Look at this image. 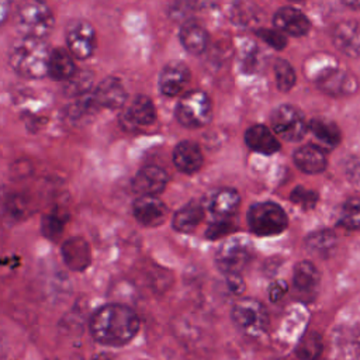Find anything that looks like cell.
<instances>
[{
    "label": "cell",
    "instance_id": "obj_18",
    "mask_svg": "<svg viewBox=\"0 0 360 360\" xmlns=\"http://www.w3.org/2000/svg\"><path fill=\"white\" fill-rule=\"evenodd\" d=\"M274 25L283 34H288L292 37L305 35L309 30L308 18L297 8L292 7H281L274 14Z\"/></svg>",
    "mask_w": 360,
    "mask_h": 360
},
{
    "label": "cell",
    "instance_id": "obj_20",
    "mask_svg": "<svg viewBox=\"0 0 360 360\" xmlns=\"http://www.w3.org/2000/svg\"><path fill=\"white\" fill-rule=\"evenodd\" d=\"M333 42L343 53L360 56V24L356 21L340 22L333 31Z\"/></svg>",
    "mask_w": 360,
    "mask_h": 360
},
{
    "label": "cell",
    "instance_id": "obj_15",
    "mask_svg": "<svg viewBox=\"0 0 360 360\" xmlns=\"http://www.w3.org/2000/svg\"><path fill=\"white\" fill-rule=\"evenodd\" d=\"M240 204V197L233 188H218L205 200V207L217 218H231Z\"/></svg>",
    "mask_w": 360,
    "mask_h": 360
},
{
    "label": "cell",
    "instance_id": "obj_35",
    "mask_svg": "<svg viewBox=\"0 0 360 360\" xmlns=\"http://www.w3.org/2000/svg\"><path fill=\"white\" fill-rule=\"evenodd\" d=\"M257 35L266 42L269 44L271 48L274 49H283L287 44V38L284 37V34L280 30H269V28H262L257 31Z\"/></svg>",
    "mask_w": 360,
    "mask_h": 360
},
{
    "label": "cell",
    "instance_id": "obj_7",
    "mask_svg": "<svg viewBox=\"0 0 360 360\" xmlns=\"http://www.w3.org/2000/svg\"><path fill=\"white\" fill-rule=\"evenodd\" d=\"M231 318L236 328L249 336L262 335L269 325L266 307L255 298H243L232 307Z\"/></svg>",
    "mask_w": 360,
    "mask_h": 360
},
{
    "label": "cell",
    "instance_id": "obj_1",
    "mask_svg": "<svg viewBox=\"0 0 360 360\" xmlns=\"http://www.w3.org/2000/svg\"><path fill=\"white\" fill-rule=\"evenodd\" d=\"M138 315L127 305L105 304L89 319V330L96 342L104 346H124L139 330Z\"/></svg>",
    "mask_w": 360,
    "mask_h": 360
},
{
    "label": "cell",
    "instance_id": "obj_16",
    "mask_svg": "<svg viewBox=\"0 0 360 360\" xmlns=\"http://www.w3.org/2000/svg\"><path fill=\"white\" fill-rule=\"evenodd\" d=\"M202 153L200 146L195 142L191 141H181L176 145L173 150V163L177 167V170L193 174L198 172L202 166Z\"/></svg>",
    "mask_w": 360,
    "mask_h": 360
},
{
    "label": "cell",
    "instance_id": "obj_10",
    "mask_svg": "<svg viewBox=\"0 0 360 360\" xmlns=\"http://www.w3.org/2000/svg\"><path fill=\"white\" fill-rule=\"evenodd\" d=\"M135 219L148 228L162 225L167 218L166 204L156 195H139L132 204Z\"/></svg>",
    "mask_w": 360,
    "mask_h": 360
},
{
    "label": "cell",
    "instance_id": "obj_2",
    "mask_svg": "<svg viewBox=\"0 0 360 360\" xmlns=\"http://www.w3.org/2000/svg\"><path fill=\"white\" fill-rule=\"evenodd\" d=\"M51 52L42 39L21 37L10 48L8 60L15 73L27 79H41L49 73Z\"/></svg>",
    "mask_w": 360,
    "mask_h": 360
},
{
    "label": "cell",
    "instance_id": "obj_28",
    "mask_svg": "<svg viewBox=\"0 0 360 360\" xmlns=\"http://www.w3.org/2000/svg\"><path fill=\"white\" fill-rule=\"evenodd\" d=\"M308 129L312 132V135L321 141L322 143L328 146H335L340 142V131L335 122L322 120V118H315L309 122Z\"/></svg>",
    "mask_w": 360,
    "mask_h": 360
},
{
    "label": "cell",
    "instance_id": "obj_9",
    "mask_svg": "<svg viewBox=\"0 0 360 360\" xmlns=\"http://www.w3.org/2000/svg\"><path fill=\"white\" fill-rule=\"evenodd\" d=\"M66 44L69 52L77 59H87L96 48V34L93 27L86 21H75L66 32Z\"/></svg>",
    "mask_w": 360,
    "mask_h": 360
},
{
    "label": "cell",
    "instance_id": "obj_19",
    "mask_svg": "<svg viewBox=\"0 0 360 360\" xmlns=\"http://www.w3.org/2000/svg\"><path fill=\"white\" fill-rule=\"evenodd\" d=\"M93 94L98 107L120 108L127 101V91L117 77L104 79Z\"/></svg>",
    "mask_w": 360,
    "mask_h": 360
},
{
    "label": "cell",
    "instance_id": "obj_23",
    "mask_svg": "<svg viewBox=\"0 0 360 360\" xmlns=\"http://www.w3.org/2000/svg\"><path fill=\"white\" fill-rule=\"evenodd\" d=\"M179 38L184 49L194 55L202 53L207 49L210 41L207 30L194 21H187L181 25Z\"/></svg>",
    "mask_w": 360,
    "mask_h": 360
},
{
    "label": "cell",
    "instance_id": "obj_36",
    "mask_svg": "<svg viewBox=\"0 0 360 360\" xmlns=\"http://www.w3.org/2000/svg\"><path fill=\"white\" fill-rule=\"evenodd\" d=\"M288 287L285 284V281L283 280H277L274 281L271 285H270V290H269V297L271 301H278L284 297V294L287 292Z\"/></svg>",
    "mask_w": 360,
    "mask_h": 360
},
{
    "label": "cell",
    "instance_id": "obj_27",
    "mask_svg": "<svg viewBox=\"0 0 360 360\" xmlns=\"http://www.w3.org/2000/svg\"><path fill=\"white\" fill-rule=\"evenodd\" d=\"M336 235L329 229H321L309 233L305 239V248L308 252L318 257H326L332 255L336 248Z\"/></svg>",
    "mask_w": 360,
    "mask_h": 360
},
{
    "label": "cell",
    "instance_id": "obj_39",
    "mask_svg": "<svg viewBox=\"0 0 360 360\" xmlns=\"http://www.w3.org/2000/svg\"><path fill=\"white\" fill-rule=\"evenodd\" d=\"M291 1H302V0H291Z\"/></svg>",
    "mask_w": 360,
    "mask_h": 360
},
{
    "label": "cell",
    "instance_id": "obj_17",
    "mask_svg": "<svg viewBox=\"0 0 360 360\" xmlns=\"http://www.w3.org/2000/svg\"><path fill=\"white\" fill-rule=\"evenodd\" d=\"M62 259L65 264L75 271H82L87 269L91 262L89 243L79 236L68 239L62 245Z\"/></svg>",
    "mask_w": 360,
    "mask_h": 360
},
{
    "label": "cell",
    "instance_id": "obj_21",
    "mask_svg": "<svg viewBox=\"0 0 360 360\" xmlns=\"http://www.w3.org/2000/svg\"><path fill=\"white\" fill-rule=\"evenodd\" d=\"M318 86L322 91L332 94V96H339V94H346L347 91H353L354 83L353 79L343 70L338 68H328L322 70L316 79Z\"/></svg>",
    "mask_w": 360,
    "mask_h": 360
},
{
    "label": "cell",
    "instance_id": "obj_37",
    "mask_svg": "<svg viewBox=\"0 0 360 360\" xmlns=\"http://www.w3.org/2000/svg\"><path fill=\"white\" fill-rule=\"evenodd\" d=\"M226 284L229 287V290L233 294H240L245 290V283L242 280V277L239 276V273H233V274H226Z\"/></svg>",
    "mask_w": 360,
    "mask_h": 360
},
{
    "label": "cell",
    "instance_id": "obj_14",
    "mask_svg": "<svg viewBox=\"0 0 360 360\" xmlns=\"http://www.w3.org/2000/svg\"><path fill=\"white\" fill-rule=\"evenodd\" d=\"M190 82V70L183 62L167 63L159 76V87L165 96H179Z\"/></svg>",
    "mask_w": 360,
    "mask_h": 360
},
{
    "label": "cell",
    "instance_id": "obj_29",
    "mask_svg": "<svg viewBox=\"0 0 360 360\" xmlns=\"http://www.w3.org/2000/svg\"><path fill=\"white\" fill-rule=\"evenodd\" d=\"M323 350V342L318 332H307L298 342L295 353L301 360H318Z\"/></svg>",
    "mask_w": 360,
    "mask_h": 360
},
{
    "label": "cell",
    "instance_id": "obj_6",
    "mask_svg": "<svg viewBox=\"0 0 360 360\" xmlns=\"http://www.w3.org/2000/svg\"><path fill=\"white\" fill-rule=\"evenodd\" d=\"M212 105L210 97L201 90H190L177 103L176 118L187 128H200L210 122Z\"/></svg>",
    "mask_w": 360,
    "mask_h": 360
},
{
    "label": "cell",
    "instance_id": "obj_33",
    "mask_svg": "<svg viewBox=\"0 0 360 360\" xmlns=\"http://www.w3.org/2000/svg\"><path fill=\"white\" fill-rule=\"evenodd\" d=\"M232 218V217H231ZM231 218H217L208 225L205 231V238L211 240L221 239L229 233H232L236 229V224Z\"/></svg>",
    "mask_w": 360,
    "mask_h": 360
},
{
    "label": "cell",
    "instance_id": "obj_24",
    "mask_svg": "<svg viewBox=\"0 0 360 360\" xmlns=\"http://www.w3.org/2000/svg\"><path fill=\"white\" fill-rule=\"evenodd\" d=\"M295 166L308 174L321 173L326 167V158L322 149L315 145H304L294 153Z\"/></svg>",
    "mask_w": 360,
    "mask_h": 360
},
{
    "label": "cell",
    "instance_id": "obj_26",
    "mask_svg": "<svg viewBox=\"0 0 360 360\" xmlns=\"http://www.w3.org/2000/svg\"><path fill=\"white\" fill-rule=\"evenodd\" d=\"M72 53L62 48L53 49L49 58V76L53 80H65L68 82L75 73V63L72 59Z\"/></svg>",
    "mask_w": 360,
    "mask_h": 360
},
{
    "label": "cell",
    "instance_id": "obj_22",
    "mask_svg": "<svg viewBox=\"0 0 360 360\" xmlns=\"http://www.w3.org/2000/svg\"><path fill=\"white\" fill-rule=\"evenodd\" d=\"M246 145L259 153L273 155L280 149V143L274 134L264 125H252L245 134Z\"/></svg>",
    "mask_w": 360,
    "mask_h": 360
},
{
    "label": "cell",
    "instance_id": "obj_32",
    "mask_svg": "<svg viewBox=\"0 0 360 360\" xmlns=\"http://www.w3.org/2000/svg\"><path fill=\"white\" fill-rule=\"evenodd\" d=\"M274 75L278 90L288 91L295 84V73L291 65L284 59H277L274 63Z\"/></svg>",
    "mask_w": 360,
    "mask_h": 360
},
{
    "label": "cell",
    "instance_id": "obj_30",
    "mask_svg": "<svg viewBox=\"0 0 360 360\" xmlns=\"http://www.w3.org/2000/svg\"><path fill=\"white\" fill-rule=\"evenodd\" d=\"M66 218H68L66 214L56 211V210L44 215L42 222H41V229H42L44 236L51 240H56L63 232Z\"/></svg>",
    "mask_w": 360,
    "mask_h": 360
},
{
    "label": "cell",
    "instance_id": "obj_3",
    "mask_svg": "<svg viewBox=\"0 0 360 360\" xmlns=\"http://www.w3.org/2000/svg\"><path fill=\"white\" fill-rule=\"evenodd\" d=\"M53 14L42 0H22L15 11V25L22 37L42 39L53 28Z\"/></svg>",
    "mask_w": 360,
    "mask_h": 360
},
{
    "label": "cell",
    "instance_id": "obj_12",
    "mask_svg": "<svg viewBox=\"0 0 360 360\" xmlns=\"http://www.w3.org/2000/svg\"><path fill=\"white\" fill-rule=\"evenodd\" d=\"M319 271L311 262L304 260L295 264L292 274V287L301 300L309 301L315 298L319 287Z\"/></svg>",
    "mask_w": 360,
    "mask_h": 360
},
{
    "label": "cell",
    "instance_id": "obj_4",
    "mask_svg": "<svg viewBox=\"0 0 360 360\" xmlns=\"http://www.w3.org/2000/svg\"><path fill=\"white\" fill-rule=\"evenodd\" d=\"M246 217L250 231L257 236L278 235L288 225L285 211L278 204L271 201L253 204Z\"/></svg>",
    "mask_w": 360,
    "mask_h": 360
},
{
    "label": "cell",
    "instance_id": "obj_38",
    "mask_svg": "<svg viewBox=\"0 0 360 360\" xmlns=\"http://www.w3.org/2000/svg\"><path fill=\"white\" fill-rule=\"evenodd\" d=\"M347 7L352 8H360V0H342Z\"/></svg>",
    "mask_w": 360,
    "mask_h": 360
},
{
    "label": "cell",
    "instance_id": "obj_13",
    "mask_svg": "<svg viewBox=\"0 0 360 360\" xmlns=\"http://www.w3.org/2000/svg\"><path fill=\"white\" fill-rule=\"evenodd\" d=\"M156 118L153 103L146 96L135 97L121 117V122L127 129H136L153 124Z\"/></svg>",
    "mask_w": 360,
    "mask_h": 360
},
{
    "label": "cell",
    "instance_id": "obj_8",
    "mask_svg": "<svg viewBox=\"0 0 360 360\" xmlns=\"http://www.w3.org/2000/svg\"><path fill=\"white\" fill-rule=\"evenodd\" d=\"M270 124L278 136L290 142L300 141L308 129L302 112L298 108L287 104L278 105L273 110L270 115Z\"/></svg>",
    "mask_w": 360,
    "mask_h": 360
},
{
    "label": "cell",
    "instance_id": "obj_25",
    "mask_svg": "<svg viewBox=\"0 0 360 360\" xmlns=\"http://www.w3.org/2000/svg\"><path fill=\"white\" fill-rule=\"evenodd\" d=\"M204 218V205L197 202V201H191L186 205H183L173 217L172 219V225L177 232H193L200 222Z\"/></svg>",
    "mask_w": 360,
    "mask_h": 360
},
{
    "label": "cell",
    "instance_id": "obj_11",
    "mask_svg": "<svg viewBox=\"0 0 360 360\" xmlns=\"http://www.w3.org/2000/svg\"><path fill=\"white\" fill-rule=\"evenodd\" d=\"M167 184V173L159 166H145L132 179V191L138 195H158Z\"/></svg>",
    "mask_w": 360,
    "mask_h": 360
},
{
    "label": "cell",
    "instance_id": "obj_31",
    "mask_svg": "<svg viewBox=\"0 0 360 360\" xmlns=\"http://www.w3.org/2000/svg\"><path fill=\"white\" fill-rule=\"evenodd\" d=\"M339 222L347 229H353V231L360 229V198L352 197L345 201L340 210Z\"/></svg>",
    "mask_w": 360,
    "mask_h": 360
},
{
    "label": "cell",
    "instance_id": "obj_5",
    "mask_svg": "<svg viewBox=\"0 0 360 360\" xmlns=\"http://www.w3.org/2000/svg\"><path fill=\"white\" fill-rule=\"evenodd\" d=\"M253 257V246L246 236L228 238L215 253L217 267L226 276L240 273Z\"/></svg>",
    "mask_w": 360,
    "mask_h": 360
},
{
    "label": "cell",
    "instance_id": "obj_34",
    "mask_svg": "<svg viewBox=\"0 0 360 360\" xmlns=\"http://www.w3.org/2000/svg\"><path fill=\"white\" fill-rule=\"evenodd\" d=\"M291 201L298 204L300 207L305 208V210H309L312 208L316 201H318V194L312 190H308L302 186H297L292 191H291Z\"/></svg>",
    "mask_w": 360,
    "mask_h": 360
}]
</instances>
